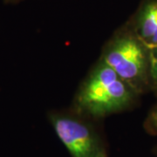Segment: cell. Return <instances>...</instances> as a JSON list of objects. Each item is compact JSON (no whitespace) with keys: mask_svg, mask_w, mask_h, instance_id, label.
I'll list each match as a JSON object with an SVG mask.
<instances>
[{"mask_svg":"<svg viewBox=\"0 0 157 157\" xmlns=\"http://www.w3.org/2000/svg\"><path fill=\"white\" fill-rule=\"evenodd\" d=\"M138 94L100 59L77 91L73 110L91 120L101 119L129 108Z\"/></svg>","mask_w":157,"mask_h":157,"instance_id":"obj_1","label":"cell"},{"mask_svg":"<svg viewBox=\"0 0 157 157\" xmlns=\"http://www.w3.org/2000/svg\"><path fill=\"white\" fill-rule=\"evenodd\" d=\"M100 59L138 94L150 84L149 48L134 31L114 34L105 45Z\"/></svg>","mask_w":157,"mask_h":157,"instance_id":"obj_2","label":"cell"},{"mask_svg":"<svg viewBox=\"0 0 157 157\" xmlns=\"http://www.w3.org/2000/svg\"><path fill=\"white\" fill-rule=\"evenodd\" d=\"M58 138L72 157H107L103 138L89 118L73 112H54L49 115Z\"/></svg>","mask_w":157,"mask_h":157,"instance_id":"obj_3","label":"cell"},{"mask_svg":"<svg viewBox=\"0 0 157 157\" xmlns=\"http://www.w3.org/2000/svg\"><path fill=\"white\" fill-rule=\"evenodd\" d=\"M134 32L147 47L157 46V2H150L142 8Z\"/></svg>","mask_w":157,"mask_h":157,"instance_id":"obj_4","label":"cell"},{"mask_svg":"<svg viewBox=\"0 0 157 157\" xmlns=\"http://www.w3.org/2000/svg\"><path fill=\"white\" fill-rule=\"evenodd\" d=\"M149 48V76L150 84L157 90V46Z\"/></svg>","mask_w":157,"mask_h":157,"instance_id":"obj_5","label":"cell"},{"mask_svg":"<svg viewBox=\"0 0 157 157\" xmlns=\"http://www.w3.org/2000/svg\"><path fill=\"white\" fill-rule=\"evenodd\" d=\"M147 129L154 135H157V108L153 110L147 120Z\"/></svg>","mask_w":157,"mask_h":157,"instance_id":"obj_6","label":"cell"},{"mask_svg":"<svg viewBox=\"0 0 157 157\" xmlns=\"http://www.w3.org/2000/svg\"><path fill=\"white\" fill-rule=\"evenodd\" d=\"M7 3H15V2H18L20 0H6Z\"/></svg>","mask_w":157,"mask_h":157,"instance_id":"obj_7","label":"cell"}]
</instances>
